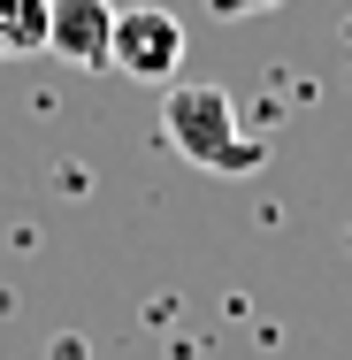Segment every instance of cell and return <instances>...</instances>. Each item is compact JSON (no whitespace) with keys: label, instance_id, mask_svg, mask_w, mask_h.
Returning <instances> with one entry per match:
<instances>
[{"label":"cell","instance_id":"1","mask_svg":"<svg viewBox=\"0 0 352 360\" xmlns=\"http://www.w3.org/2000/svg\"><path fill=\"white\" fill-rule=\"evenodd\" d=\"M161 139L176 146L192 169H207V176H253V169H268V139L245 131V115H237V100L222 84H169L161 92Z\"/></svg>","mask_w":352,"mask_h":360},{"label":"cell","instance_id":"2","mask_svg":"<svg viewBox=\"0 0 352 360\" xmlns=\"http://www.w3.org/2000/svg\"><path fill=\"white\" fill-rule=\"evenodd\" d=\"M107 70H123L131 84H176V70H184V23L169 8H115Z\"/></svg>","mask_w":352,"mask_h":360},{"label":"cell","instance_id":"3","mask_svg":"<svg viewBox=\"0 0 352 360\" xmlns=\"http://www.w3.org/2000/svg\"><path fill=\"white\" fill-rule=\"evenodd\" d=\"M107 31L115 0H46V54H62L70 70H107Z\"/></svg>","mask_w":352,"mask_h":360},{"label":"cell","instance_id":"4","mask_svg":"<svg viewBox=\"0 0 352 360\" xmlns=\"http://www.w3.org/2000/svg\"><path fill=\"white\" fill-rule=\"evenodd\" d=\"M46 54V0H0V62Z\"/></svg>","mask_w":352,"mask_h":360},{"label":"cell","instance_id":"5","mask_svg":"<svg viewBox=\"0 0 352 360\" xmlns=\"http://www.w3.org/2000/svg\"><path fill=\"white\" fill-rule=\"evenodd\" d=\"M261 8H276V0H214V15H230V23L237 15H261Z\"/></svg>","mask_w":352,"mask_h":360},{"label":"cell","instance_id":"6","mask_svg":"<svg viewBox=\"0 0 352 360\" xmlns=\"http://www.w3.org/2000/svg\"><path fill=\"white\" fill-rule=\"evenodd\" d=\"M345 39H352V23H345Z\"/></svg>","mask_w":352,"mask_h":360}]
</instances>
